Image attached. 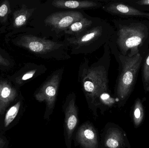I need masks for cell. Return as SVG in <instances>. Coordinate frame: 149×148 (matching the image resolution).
Returning <instances> with one entry per match:
<instances>
[{"mask_svg": "<svg viewBox=\"0 0 149 148\" xmlns=\"http://www.w3.org/2000/svg\"><path fill=\"white\" fill-rule=\"evenodd\" d=\"M21 106V102L19 101L11 107L7 111L4 119V127H7L15 120L18 114Z\"/></svg>", "mask_w": 149, "mask_h": 148, "instance_id": "2e32d148", "label": "cell"}, {"mask_svg": "<svg viewBox=\"0 0 149 148\" xmlns=\"http://www.w3.org/2000/svg\"><path fill=\"white\" fill-rule=\"evenodd\" d=\"M10 3L5 0L0 4V22H5L7 21L8 15L10 13Z\"/></svg>", "mask_w": 149, "mask_h": 148, "instance_id": "ac0fdd59", "label": "cell"}, {"mask_svg": "<svg viewBox=\"0 0 149 148\" xmlns=\"http://www.w3.org/2000/svg\"><path fill=\"white\" fill-rule=\"evenodd\" d=\"M83 17V14L78 11L56 12L49 16L45 22L53 28L65 31L71 24Z\"/></svg>", "mask_w": 149, "mask_h": 148, "instance_id": "ba28073f", "label": "cell"}, {"mask_svg": "<svg viewBox=\"0 0 149 148\" xmlns=\"http://www.w3.org/2000/svg\"><path fill=\"white\" fill-rule=\"evenodd\" d=\"M17 95L16 89L8 82L5 80L0 81V114L4 113Z\"/></svg>", "mask_w": 149, "mask_h": 148, "instance_id": "8fae6325", "label": "cell"}, {"mask_svg": "<svg viewBox=\"0 0 149 148\" xmlns=\"http://www.w3.org/2000/svg\"><path fill=\"white\" fill-rule=\"evenodd\" d=\"M17 43L31 52L40 54L50 53L62 46L57 42L32 35L23 36Z\"/></svg>", "mask_w": 149, "mask_h": 148, "instance_id": "52a82bcc", "label": "cell"}, {"mask_svg": "<svg viewBox=\"0 0 149 148\" xmlns=\"http://www.w3.org/2000/svg\"><path fill=\"white\" fill-rule=\"evenodd\" d=\"M106 11L119 15L141 17L149 18V13L143 12L135 8L122 3H113L104 7Z\"/></svg>", "mask_w": 149, "mask_h": 148, "instance_id": "30bf717a", "label": "cell"}, {"mask_svg": "<svg viewBox=\"0 0 149 148\" xmlns=\"http://www.w3.org/2000/svg\"><path fill=\"white\" fill-rule=\"evenodd\" d=\"M37 69L27 71V72L22 76L20 78L17 80V82L19 84L23 83L24 81L29 80L33 77L36 74Z\"/></svg>", "mask_w": 149, "mask_h": 148, "instance_id": "ffe728a7", "label": "cell"}, {"mask_svg": "<svg viewBox=\"0 0 149 148\" xmlns=\"http://www.w3.org/2000/svg\"><path fill=\"white\" fill-rule=\"evenodd\" d=\"M0 65L4 66H8L10 65V63L8 61L3 58L1 55H0Z\"/></svg>", "mask_w": 149, "mask_h": 148, "instance_id": "44dd1931", "label": "cell"}, {"mask_svg": "<svg viewBox=\"0 0 149 148\" xmlns=\"http://www.w3.org/2000/svg\"><path fill=\"white\" fill-rule=\"evenodd\" d=\"M81 82L88 107L97 116V109L102 110L104 106H111L115 103L109 93L107 71L102 65L85 69L81 75Z\"/></svg>", "mask_w": 149, "mask_h": 148, "instance_id": "6da1fadb", "label": "cell"}, {"mask_svg": "<svg viewBox=\"0 0 149 148\" xmlns=\"http://www.w3.org/2000/svg\"><path fill=\"white\" fill-rule=\"evenodd\" d=\"M76 140L82 148H98L99 147L97 132L89 122L80 127L76 133Z\"/></svg>", "mask_w": 149, "mask_h": 148, "instance_id": "9c48e42d", "label": "cell"}, {"mask_svg": "<svg viewBox=\"0 0 149 148\" xmlns=\"http://www.w3.org/2000/svg\"><path fill=\"white\" fill-rule=\"evenodd\" d=\"M54 7L62 8L81 9L92 8L99 7L100 3L91 1H64L56 0L52 1Z\"/></svg>", "mask_w": 149, "mask_h": 148, "instance_id": "7c38bea8", "label": "cell"}, {"mask_svg": "<svg viewBox=\"0 0 149 148\" xmlns=\"http://www.w3.org/2000/svg\"><path fill=\"white\" fill-rule=\"evenodd\" d=\"M61 79V74L54 73L45 82L35 95L39 102H45L46 105L44 118L48 120L55 108L58 90Z\"/></svg>", "mask_w": 149, "mask_h": 148, "instance_id": "277c9868", "label": "cell"}, {"mask_svg": "<svg viewBox=\"0 0 149 148\" xmlns=\"http://www.w3.org/2000/svg\"><path fill=\"white\" fill-rule=\"evenodd\" d=\"M65 114L64 135L67 148H71L72 141L78 121V107L75 104L74 93L67 96L63 106Z\"/></svg>", "mask_w": 149, "mask_h": 148, "instance_id": "8992f818", "label": "cell"}, {"mask_svg": "<svg viewBox=\"0 0 149 148\" xmlns=\"http://www.w3.org/2000/svg\"><path fill=\"white\" fill-rule=\"evenodd\" d=\"M123 141V136L120 131L117 129L112 128L107 131L104 142L107 148H119Z\"/></svg>", "mask_w": 149, "mask_h": 148, "instance_id": "4fadbf2b", "label": "cell"}, {"mask_svg": "<svg viewBox=\"0 0 149 148\" xmlns=\"http://www.w3.org/2000/svg\"><path fill=\"white\" fill-rule=\"evenodd\" d=\"M122 70L118 80L116 94L118 98L123 101L130 93L135 82L142 57L138 52L133 56L120 55Z\"/></svg>", "mask_w": 149, "mask_h": 148, "instance_id": "7a4b0ae2", "label": "cell"}, {"mask_svg": "<svg viewBox=\"0 0 149 148\" xmlns=\"http://www.w3.org/2000/svg\"><path fill=\"white\" fill-rule=\"evenodd\" d=\"M136 4L144 6H149V0H141L135 2Z\"/></svg>", "mask_w": 149, "mask_h": 148, "instance_id": "7402d4cb", "label": "cell"}, {"mask_svg": "<svg viewBox=\"0 0 149 148\" xmlns=\"http://www.w3.org/2000/svg\"><path fill=\"white\" fill-rule=\"evenodd\" d=\"M148 34L147 27L142 23L121 26L118 32L117 43L123 55L125 56L130 50V56L139 52L138 47L146 39Z\"/></svg>", "mask_w": 149, "mask_h": 148, "instance_id": "3957f363", "label": "cell"}, {"mask_svg": "<svg viewBox=\"0 0 149 148\" xmlns=\"http://www.w3.org/2000/svg\"><path fill=\"white\" fill-rule=\"evenodd\" d=\"M148 90H149V89H148Z\"/></svg>", "mask_w": 149, "mask_h": 148, "instance_id": "cb8c5ba5", "label": "cell"}, {"mask_svg": "<svg viewBox=\"0 0 149 148\" xmlns=\"http://www.w3.org/2000/svg\"><path fill=\"white\" fill-rule=\"evenodd\" d=\"M93 24V21L86 17H83L79 21L75 22L70 25L65 33L67 34L75 36L87 30Z\"/></svg>", "mask_w": 149, "mask_h": 148, "instance_id": "5bb4252c", "label": "cell"}, {"mask_svg": "<svg viewBox=\"0 0 149 148\" xmlns=\"http://www.w3.org/2000/svg\"><path fill=\"white\" fill-rule=\"evenodd\" d=\"M103 33L104 26L100 24L77 35L68 37L66 42L72 47L73 54L82 53L87 47L93 45L99 39H102Z\"/></svg>", "mask_w": 149, "mask_h": 148, "instance_id": "5b68a950", "label": "cell"}, {"mask_svg": "<svg viewBox=\"0 0 149 148\" xmlns=\"http://www.w3.org/2000/svg\"><path fill=\"white\" fill-rule=\"evenodd\" d=\"M34 10V9H29L25 5H23L21 9L14 13L13 26L15 28H19L24 26Z\"/></svg>", "mask_w": 149, "mask_h": 148, "instance_id": "9a60e30c", "label": "cell"}, {"mask_svg": "<svg viewBox=\"0 0 149 148\" xmlns=\"http://www.w3.org/2000/svg\"><path fill=\"white\" fill-rule=\"evenodd\" d=\"M5 144V142L1 138H0V148H2Z\"/></svg>", "mask_w": 149, "mask_h": 148, "instance_id": "603a6c76", "label": "cell"}, {"mask_svg": "<svg viewBox=\"0 0 149 148\" xmlns=\"http://www.w3.org/2000/svg\"><path fill=\"white\" fill-rule=\"evenodd\" d=\"M144 116L143 107L141 101L139 99L136 102L134 107V121L135 125L139 126L142 122Z\"/></svg>", "mask_w": 149, "mask_h": 148, "instance_id": "e0dca14e", "label": "cell"}, {"mask_svg": "<svg viewBox=\"0 0 149 148\" xmlns=\"http://www.w3.org/2000/svg\"><path fill=\"white\" fill-rule=\"evenodd\" d=\"M143 82L146 85L149 83V53L146 57L143 65Z\"/></svg>", "mask_w": 149, "mask_h": 148, "instance_id": "d6986e66", "label": "cell"}]
</instances>
